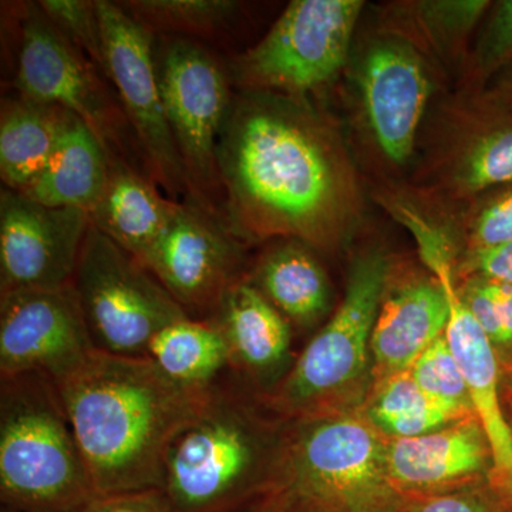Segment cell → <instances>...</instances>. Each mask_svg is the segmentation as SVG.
Listing matches in <instances>:
<instances>
[{
  "mask_svg": "<svg viewBox=\"0 0 512 512\" xmlns=\"http://www.w3.org/2000/svg\"><path fill=\"white\" fill-rule=\"evenodd\" d=\"M266 97L247 90L232 99L218 144L229 227L238 237L326 244L340 207L335 157L298 104Z\"/></svg>",
  "mask_w": 512,
  "mask_h": 512,
  "instance_id": "1",
  "label": "cell"
},
{
  "mask_svg": "<svg viewBox=\"0 0 512 512\" xmlns=\"http://www.w3.org/2000/svg\"><path fill=\"white\" fill-rule=\"evenodd\" d=\"M55 384L99 497L161 490L168 448L212 387L174 382L148 357L99 350Z\"/></svg>",
  "mask_w": 512,
  "mask_h": 512,
  "instance_id": "2",
  "label": "cell"
},
{
  "mask_svg": "<svg viewBox=\"0 0 512 512\" xmlns=\"http://www.w3.org/2000/svg\"><path fill=\"white\" fill-rule=\"evenodd\" d=\"M289 429H272L227 377L214 384L165 456L173 512H242L275 485Z\"/></svg>",
  "mask_w": 512,
  "mask_h": 512,
  "instance_id": "3",
  "label": "cell"
},
{
  "mask_svg": "<svg viewBox=\"0 0 512 512\" xmlns=\"http://www.w3.org/2000/svg\"><path fill=\"white\" fill-rule=\"evenodd\" d=\"M2 505L79 512L96 490L55 382L40 373L0 377Z\"/></svg>",
  "mask_w": 512,
  "mask_h": 512,
  "instance_id": "4",
  "label": "cell"
},
{
  "mask_svg": "<svg viewBox=\"0 0 512 512\" xmlns=\"http://www.w3.org/2000/svg\"><path fill=\"white\" fill-rule=\"evenodd\" d=\"M291 420L274 487L303 512H406L387 470V441L367 419Z\"/></svg>",
  "mask_w": 512,
  "mask_h": 512,
  "instance_id": "5",
  "label": "cell"
},
{
  "mask_svg": "<svg viewBox=\"0 0 512 512\" xmlns=\"http://www.w3.org/2000/svg\"><path fill=\"white\" fill-rule=\"evenodd\" d=\"M389 266L382 255L357 259L345 298L289 369L272 406L288 419L335 413V404L365 379Z\"/></svg>",
  "mask_w": 512,
  "mask_h": 512,
  "instance_id": "6",
  "label": "cell"
},
{
  "mask_svg": "<svg viewBox=\"0 0 512 512\" xmlns=\"http://www.w3.org/2000/svg\"><path fill=\"white\" fill-rule=\"evenodd\" d=\"M72 288L94 349L147 357L160 330L187 318L184 309L140 261L90 225Z\"/></svg>",
  "mask_w": 512,
  "mask_h": 512,
  "instance_id": "7",
  "label": "cell"
},
{
  "mask_svg": "<svg viewBox=\"0 0 512 512\" xmlns=\"http://www.w3.org/2000/svg\"><path fill=\"white\" fill-rule=\"evenodd\" d=\"M165 116L195 201L224 220L218 144L232 99L229 77L217 57L185 37L161 36L154 46ZM224 198V197H222Z\"/></svg>",
  "mask_w": 512,
  "mask_h": 512,
  "instance_id": "8",
  "label": "cell"
},
{
  "mask_svg": "<svg viewBox=\"0 0 512 512\" xmlns=\"http://www.w3.org/2000/svg\"><path fill=\"white\" fill-rule=\"evenodd\" d=\"M365 3L295 0L264 39L232 64V77L249 92L302 96L328 83L345 63Z\"/></svg>",
  "mask_w": 512,
  "mask_h": 512,
  "instance_id": "9",
  "label": "cell"
},
{
  "mask_svg": "<svg viewBox=\"0 0 512 512\" xmlns=\"http://www.w3.org/2000/svg\"><path fill=\"white\" fill-rule=\"evenodd\" d=\"M97 10L103 33L104 76L119 94L121 111L133 128L148 177L170 200L200 207L165 116L154 56L156 35L119 3L97 0Z\"/></svg>",
  "mask_w": 512,
  "mask_h": 512,
  "instance_id": "10",
  "label": "cell"
},
{
  "mask_svg": "<svg viewBox=\"0 0 512 512\" xmlns=\"http://www.w3.org/2000/svg\"><path fill=\"white\" fill-rule=\"evenodd\" d=\"M396 214L404 227L412 232L421 259L446 292L450 316L444 336L466 380L474 414L490 444L491 478L505 503L512 507V427L501 409L500 372L494 343L478 325L454 284L450 244L443 232L412 208L399 205Z\"/></svg>",
  "mask_w": 512,
  "mask_h": 512,
  "instance_id": "11",
  "label": "cell"
},
{
  "mask_svg": "<svg viewBox=\"0 0 512 512\" xmlns=\"http://www.w3.org/2000/svg\"><path fill=\"white\" fill-rule=\"evenodd\" d=\"M238 238L228 222L181 202L141 264L188 318L208 320L228 289L245 278Z\"/></svg>",
  "mask_w": 512,
  "mask_h": 512,
  "instance_id": "12",
  "label": "cell"
},
{
  "mask_svg": "<svg viewBox=\"0 0 512 512\" xmlns=\"http://www.w3.org/2000/svg\"><path fill=\"white\" fill-rule=\"evenodd\" d=\"M92 221L77 208H50L18 191L0 192V293L72 285Z\"/></svg>",
  "mask_w": 512,
  "mask_h": 512,
  "instance_id": "13",
  "label": "cell"
},
{
  "mask_svg": "<svg viewBox=\"0 0 512 512\" xmlns=\"http://www.w3.org/2000/svg\"><path fill=\"white\" fill-rule=\"evenodd\" d=\"M94 350L72 285L0 293V377L40 373L59 382Z\"/></svg>",
  "mask_w": 512,
  "mask_h": 512,
  "instance_id": "14",
  "label": "cell"
},
{
  "mask_svg": "<svg viewBox=\"0 0 512 512\" xmlns=\"http://www.w3.org/2000/svg\"><path fill=\"white\" fill-rule=\"evenodd\" d=\"M16 89L23 99L76 114L109 153H116L123 111L113 106L86 57L59 35L39 6L28 10L22 22Z\"/></svg>",
  "mask_w": 512,
  "mask_h": 512,
  "instance_id": "15",
  "label": "cell"
},
{
  "mask_svg": "<svg viewBox=\"0 0 512 512\" xmlns=\"http://www.w3.org/2000/svg\"><path fill=\"white\" fill-rule=\"evenodd\" d=\"M360 89L377 146L393 163H404L430 94L420 57L406 42H377L363 59Z\"/></svg>",
  "mask_w": 512,
  "mask_h": 512,
  "instance_id": "16",
  "label": "cell"
},
{
  "mask_svg": "<svg viewBox=\"0 0 512 512\" xmlns=\"http://www.w3.org/2000/svg\"><path fill=\"white\" fill-rule=\"evenodd\" d=\"M387 470L406 498L473 487L493 470L491 448L476 416L409 439H390Z\"/></svg>",
  "mask_w": 512,
  "mask_h": 512,
  "instance_id": "17",
  "label": "cell"
},
{
  "mask_svg": "<svg viewBox=\"0 0 512 512\" xmlns=\"http://www.w3.org/2000/svg\"><path fill=\"white\" fill-rule=\"evenodd\" d=\"M448 302L440 282L421 279L399 286L386 296L372 335L373 370L377 382L407 372L446 332Z\"/></svg>",
  "mask_w": 512,
  "mask_h": 512,
  "instance_id": "18",
  "label": "cell"
},
{
  "mask_svg": "<svg viewBox=\"0 0 512 512\" xmlns=\"http://www.w3.org/2000/svg\"><path fill=\"white\" fill-rule=\"evenodd\" d=\"M208 320L227 340L232 373L256 382L281 375L291 353V326L247 279L228 289Z\"/></svg>",
  "mask_w": 512,
  "mask_h": 512,
  "instance_id": "19",
  "label": "cell"
},
{
  "mask_svg": "<svg viewBox=\"0 0 512 512\" xmlns=\"http://www.w3.org/2000/svg\"><path fill=\"white\" fill-rule=\"evenodd\" d=\"M180 204L164 197L160 187L128 164L126 158L109 153L106 185L90 211V221L111 241L143 262Z\"/></svg>",
  "mask_w": 512,
  "mask_h": 512,
  "instance_id": "20",
  "label": "cell"
},
{
  "mask_svg": "<svg viewBox=\"0 0 512 512\" xmlns=\"http://www.w3.org/2000/svg\"><path fill=\"white\" fill-rule=\"evenodd\" d=\"M109 173V150L76 114L70 113L59 143L39 177L20 194L50 208L89 212Z\"/></svg>",
  "mask_w": 512,
  "mask_h": 512,
  "instance_id": "21",
  "label": "cell"
},
{
  "mask_svg": "<svg viewBox=\"0 0 512 512\" xmlns=\"http://www.w3.org/2000/svg\"><path fill=\"white\" fill-rule=\"evenodd\" d=\"M245 279L288 322L303 328L318 322L328 311V278L305 242L298 239L266 252Z\"/></svg>",
  "mask_w": 512,
  "mask_h": 512,
  "instance_id": "22",
  "label": "cell"
},
{
  "mask_svg": "<svg viewBox=\"0 0 512 512\" xmlns=\"http://www.w3.org/2000/svg\"><path fill=\"white\" fill-rule=\"evenodd\" d=\"M70 111L23 99L3 104L0 117V175L9 190L22 192L45 170Z\"/></svg>",
  "mask_w": 512,
  "mask_h": 512,
  "instance_id": "23",
  "label": "cell"
},
{
  "mask_svg": "<svg viewBox=\"0 0 512 512\" xmlns=\"http://www.w3.org/2000/svg\"><path fill=\"white\" fill-rule=\"evenodd\" d=\"M148 359L174 382L208 389L232 373L231 355L221 330L210 322L184 318L160 330Z\"/></svg>",
  "mask_w": 512,
  "mask_h": 512,
  "instance_id": "24",
  "label": "cell"
},
{
  "mask_svg": "<svg viewBox=\"0 0 512 512\" xmlns=\"http://www.w3.org/2000/svg\"><path fill=\"white\" fill-rule=\"evenodd\" d=\"M471 416L473 410L424 392L409 370L377 382L367 407V421L390 439L423 436Z\"/></svg>",
  "mask_w": 512,
  "mask_h": 512,
  "instance_id": "25",
  "label": "cell"
},
{
  "mask_svg": "<svg viewBox=\"0 0 512 512\" xmlns=\"http://www.w3.org/2000/svg\"><path fill=\"white\" fill-rule=\"evenodd\" d=\"M119 5L154 35L185 39L222 33L239 9L228 0H131Z\"/></svg>",
  "mask_w": 512,
  "mask_h": 512,
  "instance_id": "26",
  "label": "cell"
},
{
  "mask_svg": "<svg viewBox=\"0 0 512 512\" xmlns=\"http://www.w3.org/2000/svg\"><path fill=\"white\" fill-rule=\"evenodd\" d=\"M494 103L493 121L471 141L461 164L458 178L467 191L512 183V111L497 101Z\"/></svg>",
  "mask_w": 512,
  "mask_h": 512,
  "instance_id": "27",
  "label": "cell"
},
{
  "mask_svg": "<svg viewBox=\"0 0 512 512\" xmlns=\"http://www.w3.org/2000/svg\"><path fill=\"white\" fill-rule=\"evenodd\" d=\"M39 8L59 35L104 74L103 33L97 2L42 0Z\"/></svg>",
  "mask_w": 512,
  "mask_h": 512,
  "instance_id": "28",
  "label": "cell"
},
{
  "mask_svg": "<svg viewBox=\"0 0 512 512\" xmlns=\"http://www.w3.org/2000/svg\"><path fill=\"white\" fill-rule=\"evenodd\" d=\"M409 372L421 389L430 396L473 410L466 380L456 357L451 353L446 336H440L413 363Z\"/></svg>",
  "mask_w": 512,
  "mask_h": 512,
  "instance_id": "29",
  "label": "cell"
},
{
  "mask_svg": "<svg viewBox=\"0 0 512 512\" xmlns=\"http://www.w3.org/2000/svg\"><path fill=\"white\" fill-rule=\"evenodd\" d=\"M490 5L485 0H429L416 3V10L427 35L441 47L466 37Z\"/></svg>",
  "mask_w": 512,
  "mask_h": 512,
  "instance_id": "30",
  "label": "cell"
},
{
  "mask_svg": "<svg viewBox=\"0 0 512 512\" xmlns=\"http://www.w3.org/2000/svg\"><path fill=\"white\" fill-rule=\"evenodd\" d=\"M512 64V0L494 3L477 47V66L483 76Z\"/></svg>",
  "mask_w": 512,
  "mask_h": 512,
  "instance_id": "31",
  "label": "cell"
},
{
  "mask_svg": "<svg viewBox=\"0 0 512 512\" xmlns=\"http://www.w3.org/2000/svg\"><path fill=\"white\" fill-rule=\"evenodd\" d=\"M488 202L474 224L477 249L500 247L512 242V183Z\"/></svg>",
  "mask_w": 512,
  "mask_h": 512,
  "instance_id": "32",
  "label": "cell"
},
{
  "mask_svg": "<svg viewBox=\"0 0 512 512\" xmlns=\"http://www.w3.org/2000/svg\"><path fill=\"white\" fill-rule=\"evenodd\" d=\"M406 512H501V505L495 504L476 487H470L451 493L407 498Z\"/></svg>",
  "mask_w": 512,
  "mask_h": 512,
  "instance_id": "33",
  "label": "cell"
},
{
  "mask_svg": "<svg viewBox=\"0 0 512 512\" xmlns=\"http://www.w3.org/2000/svg\"><path fill=\"white\" fill-rule=\"evenodd\" d=\"M79 512H173L163 491L106 495L97 497Z\"/></svg>",
  "mask_w": 512,
  "mask_h": 512,
  "instance_id": "34",
  "label": "cell"
},
{
  "mask_svg": "<svg viewBox=\"0 0 512 512\" xmlns=\"http://www.w3.org/2000/svg\"><path fill=\"white\" fill-rule=\"evenodd\" d=\"M463 298L467 308L473 313L474 319L487 333L491 342L494 345H504V329L500 312H498L497 303H495L485 279L468 286Z\"/></svg>",
  "mask_w": 512,
  "mask_h": 512,
  "instance_id": "35",
  "label": "cell"
},
{
  "mask_svg": "<svg viewBox=\"0 0 512 512\" xmlns=\"http://www.w3.org/2000/svg\"><path fill=\"white\" fill-rule=\"evenodd\" d=\"M476 264L485 279L512 286V242L500 247L477 249Z\"/></svg>",
  "mask_w": 512,
  "mask_h": 512,
  "instance_id": "36",
  "label": "cell"
},
{
  "mask_svg": "<svg viewBox=\"0 0 512 512\" xmlns=\"http://www.w3.org/2000/svg\"><path fill=\"white\" fill-rule=\"evenodd\" d=\"M485 282L497 303L501 323H503L504 345H508V343H512V286L503 284V282L491 281V279H485Z\"/></svg>",
  "mask_w": 512,
  "mask_h": 512,
  "instance_id": "37",
  "label": "cell"
},
{
  "mask_svg": "<svg viewBox=\"0 0 512 512\" xmlns=\"http://www.w3.org/2000/svg\"><path fill=\"white\" fill-rule=\"evenodd\" d=\"M242 512H303L293 501L278 488H271L254 504L249 505Z\"/></svg>",
  "mask_w": 512,
  "mask_h": 512,
  "instance_id": "38",
  "label": "cell"
},
{
  "mask_svg": "<svg viewBox=\"0 0 512 512\" xmlns=\"http://www.w3.org/2000/svg\"><path fill=\"white\" fill-rule=\"evenodd\" d=\"M493 100L512 111V64L504 70L495 87Z\"/></svg>",
  "mask_w": 512,
  "mask_h": 512,
  "instance_id": "39",
  "label": "cell"
},
{
  "mask_svg": "<svg viewBox=\"0 0 512 512\" xmlns=\"http://www.w3.org/2000/svg\"><path fill=\"white\" fill-rule=\"evenodd\" d=\"M0 512H35V511L22 510V508L9 507V505H2V511H0Z\"/></svg>",
  "mask_w": 512,
  "mask_h": 512,
  "instance_id": "40",
  "label": "cell"
},
{
  "mask_svg": "<svg viewBox=\"0 0 512 512\" xmlns=\"http://www.w3.org/2000/svg\"><path fill=\"white\" fill-rule=\"evenodd\" d=\"M510 382H511V386H512V367L510 369Z\"/></svg>",
  "mask_w": 512,
  "mask_h": 512,
  "instance_id": "41",
  "label": "cell"
},
{
  "mask_svg": "<svg viewBox=\"0 0 512 512\" xmlns=\"http://www.w3.org/2000/svg\"><path fill=\"white\" fill-rule=\"evenodd\" d=\"M511 427H512V424H511Z\"/></svg>",
  "mask_w": 512,
  "mask_h": 512,
  "instance_id": "42",
  "label": "cell"
}]
</instances>
